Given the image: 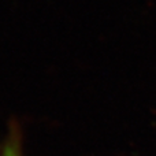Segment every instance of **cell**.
<instances>
[{
    "label": "cell",
    "mask_w": 156,
    "mask_h": 156,
    "mask_svg": "<svg viewBox=\"0 0 156 156\" xmlns=\"http://www.w3.org/2000/svg\"><path fill=\"white\" fill-rule=\"evenodd\" d=\"M21 133H19L18 127L14 126L11 129L8 137L5 138L4 144H3L0 156H22V147H21Z\"/></svg>",
    "instance_id": "6da1fadb"
}]
</instances>
